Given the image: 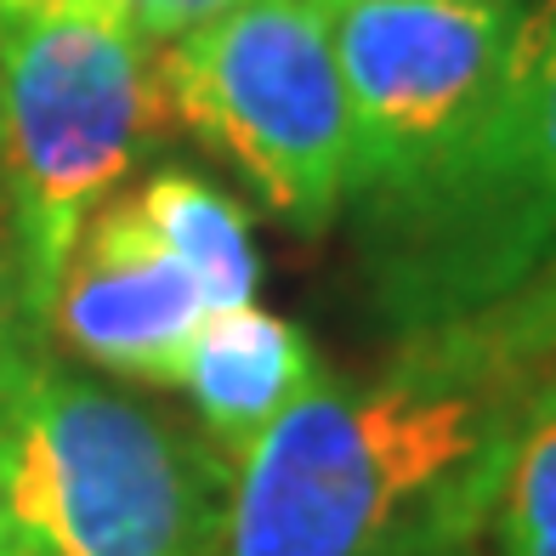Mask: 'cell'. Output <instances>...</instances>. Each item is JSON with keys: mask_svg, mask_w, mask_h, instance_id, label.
<instances>
[{"mask_svg": "<svg viewBox=\"0 0 556 556\" xmlns=\"http://www.w3.org/2000/svg\"><path fill=\"white\" fill-rule=\"evenodd\" d=\"M556 375V273L318 375L233 460L222 556H438L489 528L505 454Z\"/></svg>", "mask_w": 556, "mask_h": 556, "instance_id": "cell-1", "label": "cell"}, {"mask_svg": "<svg viewBox=\"0 0 556 556\" xmlns=\"http://www.w3.org/2000/svg\"><path fill=\"white\" fill-rule=\"evenodd\" d=\"M352 205L369 307L392 336L477 318L556 273V0L522 7L460 142Z\"/></svg>", "mask_w": 556, "mask_h": 556, "instance_id": "cell-2", "label": "cell"}, {"mask_svg": "<svg viewBox=\"0 0 556 556\" xmlns=\"http://www.w3.org/2000/svg\"><path fill=\"white\" fill-rule=\"evenodd\" d=\"M233 466L137 392L40 358L0 397V494L35 556H222Z\"/></svg>", "mask_w": 556, "mask_h": 556, "instance_id": "cell-3", "label": "cell"}, {"mask_svg": "<svg viewBox=\"0 0 556 556\" xmlns=\"http://www.w3.org/2000/svg\"><path fill=\"white\" fill-rule=\"evenodd\" d=\"M165 119L160 63L114 7L0 12V205L40 330L80 227Z\"/></svg>", "mask_w": 556, "mask_h": 556, "instance_id": "cell-4", "label": "cell"}, {"mask_svg": "<svg viewBox=\"0 0 556 556\" xmlns=\"http://www.w3.org/2000/svg\"><path fill=\"white\" fill-rule=\"evenodd\" d=\"M160 91L295 233H324L352 199V109L318 0H250L170 40Z\"/></svg>", "mask_w": 556, "mask_h": 556, "instance_id": "cell-5", "label": "cell"}, {"mask_svg": "<svg viewBox=\"0 0 556 556\" xmlns=\"http://www.w3.org/2000/svg\"><path fill=\"white\" fill-rule=\"evenodd\" d=\"M517 17L522 0H352L330 12L352 109V199L409 182L460 142L500 86Z\"/></svg>", "mask_w": 556, "mask_h": 556, "instance_id": "cell-6", "label": "cell"}, {"mask_svg": "<svg viewBox=\"0 0 556 556\" xmlns=\"http://www.w3.org/2000/svg\"><path fill=\"white\" fill-rule=\"evenodd\" d=\"M211 318L199 278L165 250L137 199H109L80 227L58 273L46 336L86 364L148 387H176L182 358Z\"/></svg>", "mask_w": 556, "mask_h": 556, "instance_id": "cell-7", "label": "cell"}, {"mask_svg": "<svg viewBox=\"0 0 556 556\" xmlns=\"http://www.w3.org/2000/svg\"><path fill=\"white\" fill-rule=\"evenodd\" d=\"M313 381H318V358H313V341L301 336V324L256 307V301L211 313L199 324L182 375H176V387L193 397V415L227 466Z\"/></svg>", "mask_w": 556, "mask_h": 556, "instance_id": "cell-8", "label": "cell"}, {"mask_svg": "<svg viewBox=\"0 0 556 556\" xmlns=\"http://www.w3.org/2000/svg\"><path fill=\"white\" fill-rule=\"evenodd\" d=\"M131 199L148 216V227L165 239L170 256L199 278L211 313L250 307V301H256L262 256H256L244 211L222 188H211L205 176H193V170H160V176H148Z\"/></svg>", "mask_w": 556, "mask_h": 556, "instance_id": "cell-9", "label": "cell"}, {"mask_svg": "<svg viewBox=\"0 0 556 556\" xmlns=\"http://www.w3.org/2000/svg\"><path fill=\"white\" fill-rule=\"evenodd\" d=\"M483 534L494 556H556V375L517 426Z\"/></svg>", "mask_w": 556, "mask_h": 556, "instance_id": "cell-10", "label": "cell"}, {"mask_svg": "<svg viewBox=\"0 0 556 556\" xmlns=\"http://www.w3.org/2000/svg\"><path fill=\"white\" fill-rule=\"evenodd\" d=\"M40 358H46V330L29 313V301H23L12 250H0V397H7Z\"/></svg>", "mask_w": 556, "mask_h": 556, "instance_id": "cell-11", "label": "cell"}, {"mask_svg": "<svg viewBox=\"0 0 556 556\" xmlns=\"http://www.w3.org/2000/svg\"><path fill=\"white\" fill-rule=\"evenodd\" d=\"M250 7V0H114V12L125 17V29L148 46H170L193 29H205V23L227 17Z\"/></svg>", "mask_w": 556, "mask_h": 556, "instance_id": "cell-12", "label": "cell"}, {"mask_svg": "<svg viewBox=\"0 0 556 556\" xmlns=\"http://www.w3.org/2000/svg\"><path fill=\"white\" fill-rule=\"evenodd\" d=\"M63 7H114V0H0V12H63Z\"/></svg>", "mask_w": 556, "mask_h": 556, "instance_id": "cell-13", "label": "cell"}, {"mask_svg": "<svg viewBox=\"0 0 556 556\" xmlns=\"http://www.w3.org/2000/svg\"><path fill=\"white\" fill-rule=\"evenodd\" d=\"M0 556H35V551H29V540L17 534L12 511H7V494H0Z\"/></svg>", "mask_w": 556, "mask_h": 556, "instance_id": "cell-14", "label": "cell"}, {"mask_svg": "<svg viewBox=\"0 0 556 556\" xmlns=\"http://www.w3.org/2000/svg\"><path fill=\"white\" fill-rule=\"evenodd\" d=\"M438 556H483V551H477V540H471V545H454V551H438Z\"/></svg>", "mask_w": 556, "mask_h": 556, "instance_id": "cell-15", "label": "cell"}, {"mask_svg": "<svg viewBox=\"0 0 556 556\" xmlns=\"http://www.w3.org/2000/svg\"><path fill=\"white\" fill-rule=\"evenodd\" d=\"M318 7H324V12H336V7H352V0H318Z\"/></svg>", "mask_w": 556, "mask_h": 556, "instance_id": "cell-16", "label": "cell"}]
</instances>
